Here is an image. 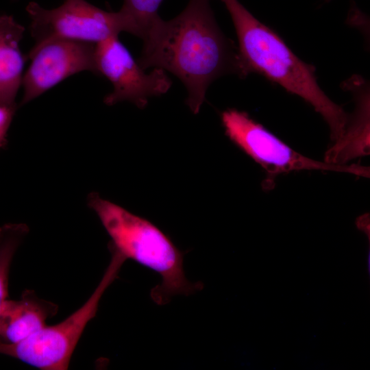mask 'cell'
I'll list each match as a JSON object with an SVG mask.
<instances>
[{
    "label": "cell",
    "instance_id": "1",
    "mask_svg": "<svg viewBox=\"0 0 370 370\" xmlns=\"http://www.w3.org/2000/svg\"><path fill=\"white\" fill-rule=\"evenodd\" d=\"M142 51L137 60L146 70L169 71L186 88V101L197 114L209 86L230 73L243 77L238 49L226 38L214 18L210 0H190L175 18L160 16L141 38Z\"/></svg>",
    "mask_w": 370,
    "mask_h": 370
},
{
    "label": "cell",
    "instance_id": "2",
    "mask_svg": "<svg viewBox=\"0 0 370 370\" xmlns=\"http://www.w3.org/2000/svg\"><path fill=\"white\" fill-rule=\"evenodd\" d=\"M237 35L243 76L256 72L310 104L328 123L330 138L338 140L349 117L320 88L312 66L300 60L272 29L255 18L238 0H221Z\"/></svg>",
    "mask_w": 370,
    "mask_h": 370
},
{
    "label": "cell",
    "instance_id": "3",
    "mask_svg": "<svg viewBox=\"0 0 370 370\" xmlns=\"http://www.w3.org/2000/svg\"><path fill=\"white\" fill-rule=\"evenodd\" d=\"M87 201L111 238L109 249L161 276L162 282L151 291L154 302L164 305L174 295L188 296L203 288L201 282L188 280L183 267L184 253L154 224L97 193H90Z\"/></svg>",
    "mask_w": 370,
    "mask_h": 370
},
{
    "label": "cell",
    "instance_id": "4",
    "mask_svg": "<svg viewBox=\"0 0 370 370\" xmlns=\"http://www.w3.org/2000/svg\"><path fill=\"white\" fill-rule=\"evenodd\" d=\"M99 284L77 310L61 322L45 325L27 338L14 343H0V354L12 357L40 370H66L88 323L95 317L99 301L118 278L126 260L114 251Z\"/></svg>",
    "mask_w": 370,
    "mask_h": 370
},
{
    "label": "cell",
    "instance_id": "5",
    "mask_svg": "<svg viewBox=\"0 0 370 370\" xmlns=\"http://www.w3.org/2000/svg\"><path fill=\"white\" fill-rule=\"evenodd\" d=\"M25 10L31 20L29 32L35 42L26 59L45 44L56 40L97 44L119 36L122 32L131 34L130 25L120 10L106 11L86 0H64L60 6L50 10L31 1Z\"/></svg>",
    "mask_w": 370,
    "mask_h": 370
},
{
    "label": "cell",
    "instance_id": "6",
    "mask_svg": "<svg viewBox=\"0 0 370 370\" xmlns=\"http://www.w3.org/2000/svg\"><path fill=\"white\" fill-rule=\"evenodd\" d=\"M221 121L229 138L260 164L268 178L299 170H323L369 176V169L356 164L336 165L312 160L294 151L247 113L228 109L221 114Z\"/></svg>",
    "mask_w": 370,
    "mask_h": 370
},
{
    "label": "cell",
    "instance_id": "7",
    "mask_svg": "<svg viewBox=\"0 0 370 370\" xmlns=\"http://www.w3.org/2000/svg\"><path fill=\"white\" fill-rule=\"evenodd\" d=\"M95 62L98 75L106 77L113 87L103 99L108 106L129 101L144 108L151 97L165 94L172 85L163 69L154 68L146 73L119 36L96 44Z\"/></svg>",
    "mask_w": 370,
    "mask_h": 370
},
{
    "label": "cell",
    "instance_id": "8",
    "mask_svg": "<svg viewBox=\"0 0 370 370\" xmlns=\"http://www.w3.org/2000/svg\"><path fill=\"white\" fill-rule=\"evenodd\" d=\"M95 46L92 42L56 40L40 47L27 59L32 62L23 74V95L18 106L79 72L88 71L98 75Z\"/></svg>",
    "mask_w": 370,
    "mask_h": 370
},
{
    "label": "cell",
    "instance_id": "9",
    "mask_svg": "<svg viewBox=\"0 0 370 370\" xmlns=\"http://www.w3.org/2000/svg\"><path fill=\"white\" fill-rule=\"evenodd\" d=\"M345 87L354 93L356 109L342 136L334 142L325 154V162L331 164H347L350 160L367 156L370 152L368 86L362 78L355 77L346 82Z\"/></svg>",
    "mask_w": 370,
    "mask_h": 370
},
{
    "label": "cell",
    "instance_id": "10",
    "mask_svg": "<svg viewBox=\"0 0 370 370\" xmlns=\"http://www.w3.org/2000/svg\"><path fill=\"white\" fill-rule=\"evenodd\" d=\"M58 306L25 290L17 300L6 299L0 310V343L20 342L46 325Z\"/></svg>",
    "mask_w": 370,
    "mask_h": 370
},
{
    "label": "cell",
    "instance_id": "11",
    "mask_svg": "<svg viewBox=\"0 0 370 370\" xmlns=\"http://www.w3.org/2000/svg\"><path fill=\"white\" fill-rule=\"evenodd\" d=\"M24 32L12 16L0 15V104H16L27 61L20 49Z\"/></svg>",
    "mask_w": 370,
    "mask_h": 370
},
{
    "label": "cell",
    "instance_id": "12",
    "mask_svg": "<svg viewBox=\"0 0 370 370\" xmlns=\"http://www.w3.org/2000/svg\"><path fill=\"white\" fill-rule=\"evenodd\" d=\"M25 224H5L0 227V310L8 299L9 273L14 256L27 234Z\"/></svg>",
    "mask_w": 370,
    "mask_h": 370
},
{
    "label": "cell",
    "instance_id": "13",
    "mask_svg": "<svg viewBox=\"0 0 370 370\" xmlns=\"http://www.w3.org/2000/svg\"><path fill=\"white\" fill-rule=\"evenodd\" d=\"M163 0H123L120 10L131 27V34L143 38L160 16L158 10Z\"/></svg>",
    "mask_w": 370,
    "mask_h": 370
},
{
    "label": "cell",
    "instance_id": "14",
    "mask_svg": "<svg viewBox=\"0 0 370 370\" xmlns=\"http://www.w3.org/2000/svg\"><path fill=\"white\" fill-rule=\"evenodd\" d=\"M18 107L16 103L0 104V149L7 144L8 132Z\"/></svg>",
    "mask_w": 370,
    "mask_h": 370
},
{
    "label": "cell",
    "instance_id": "15",
    "mask_svg": "<svg viewBox=\"0 0 370 370\" xmlns=\"http://www.w3.org/2000/svg\"><path fill=\"white\" fill-rule=\"evenodd\" d=\"M369 270H370V256H369V255H368V271H369Z\"/></svg>",
    "mask_w": 370,
    "mask_h": 370
}]
</instances>
